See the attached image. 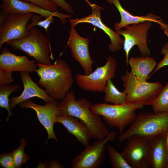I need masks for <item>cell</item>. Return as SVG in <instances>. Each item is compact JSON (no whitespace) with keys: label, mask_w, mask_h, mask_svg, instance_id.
Listing matches in <instances>:
<instances>
[{"label":"cell","mask_w":168,"mask_h":168,"mask_svg":"<svg viewBox=\"0 0 168 168\" xmlns=\"http://www.w3.org/2000/svg\"><path fill=\"white\" fill-rule=\"evenodd\" d=\"M58 104L60 110V114L72 116L79 119L88 128L91 139L102 140L110 132L102 122L100 116L91 111V103L85 98L76 100L73 90L68 92Z\"/></svg>","instance_id":"1"},{"label":"cell","mask_w":168,"mask_h":168,"mask_svg":"<svg viewBox=\"0 0 168 168\" xmlns=\"http://www.w3.org/2000/svg\"><path fill=\"white\" fill-rule=\"evenodd\" d=\"M35 72L40 79L38 84L55 100H61L71 88L73 82L72 71L63 60L58 59L50 65L37 63Z\"/></svg>","instance_id":"2"},{"label":"cell","mask_w":168,"mask_h":168,"mask_svg":"<svg viewBox=\"0 0 168 168\" xmlns=\"http://www.w3.org/2000/svg\"><path fill=\"white\" fill-rule=\"evenodd\" d=\"M168 131V112H145L136 114L133 122L120 134L118 142L122 143L129 137L138 135L149 140Z\"/></svg>","instance_id":"3"},{"label":"cell","mask_w":168,"mask_h":168,"mask_svg":"<svg viewBox=\"0 0 168 168\" xmlns=\"http://www.w3.org/2000/svg\"><path fill=\"white\" fill-rule=\"evenodd\" d=\"M126 103L143 105H152L163 86L159 82H148L138 78L128 70L121 76Z\"/></svg>","instance_id":"4"},{"label":"cell","mask_w":168,"mask_h":168,"mask_svg":"<svg viewBox=\"0 0 168 168\" xmlns=\"http://www.w3.org/2000/svg\"><path fill=\"white\" fill-rule=\"evenodd\" d=\"M143 105L125 103L119 105L108 103H96L91 109L95 114L101 116L108 125L118 129L120 134L127 126L130 124L136 115L135 111L142 109Z\"/></svg>","instance_id":"5"},{"label":"cell","mask_w":168,"mask_h":168,"mask_svg":"<svg viewBox=\"0 0 168 168\" xmlns=\"http://www.w3.org/2000/svg\"><path fill=\"white\" fill-rule=\"evenodd\" d=\"M6 44L13 49L22 51L28 56L33 57L39 64H51L49 40L37 28H32L28 35L24 38L11 40Z\"/></svg>","instance_id":"6"},{"label":"cell","mask_w":168,"mask_h":168,"mask_svg":"<svg viewBox=\"0 0 168 168\" xmlns=\"http://www.w3.org/2000/svg\"><path fill=\"white\" fill-rule=\"evenodd\" d=\"M103 66L97 67L88 75L78 74L75 77L76 82L81 89L94 92H104L108 81L113 79L116 75L117 63L111 56L106 58Z\"/></svg>","instance_id":"7"},{"label":"cell","mask_w":168,"mask_h":168,"mask_svg":"<svg viewBox=\"0 0 168 168\" xmlns=\"http://www.w3.org/2000/svg\"><path fill=\"white\" fill-rule=\"evenodd\" d=\"M151 21H146L125 26L124 29L115 31L124 37L123 49L126 54L127 65L129 64V56L131 50L137 45L141 55L149 56L150 51L147 44V32L151 28Z\"/></svg>","instance_id":"8"},{"label":"cell","mask_w":168,"mask_h":168,"mask_svg":"<svg viewBox=\"0 0 168 168\" xmlns=\"http://www.w3.org/2000/svg\"><path fill=\"white\" fill-rule=\"evenodd\" d=\"M115 132H110L102 140H97L92 145L89 144L85 150L74 158L72 168H100L105 158L106 143L110 141L115 140Z\"/></svg>","instance_id":"9"},{"label":"cell","mask_w":168,"mask_h":168,"mask_svg":"<svg viewBox=\"0 0 168 168\" xmlns=\"http://www.w3.org/2000/svg\"><path fill=\"white\" fill-rule=\"evenodd\" d=\"M34 13L8 14L0 26V49L7 42L21 39L27 36L30 30L26 27Z\"/></svg>","instance_id":"10"},{"label":"cell","mask_w":168,"mask_h":168,"mask_svg":"<svg viewBox=\"0 0 168 168\" xmlns=\"http://www.w3.org/2000/svg\"><path fill=\"white\" fill-rule=\"evenodd\" d=\"M19 105L22 108H30L35 111L38 120L48 133L46 142L49 139H54L56 141H58L54 129V126L57 123L56 117L60 113L57 101L55 100L46 102L44 105H40L28 100L20 103Z\"/></svg>","instance_id":"11"},{"label":"cell","mask_w":168,"mask_h":168,"mask_svg":"<svg viewBox=\"0 0 168 168\" xmlns=\"http://www.w3.org/2000/svg\"><path fill=\"white\" fill-rule=\"evenodd\" d=\"M67 45L70 48L73 58L82 68L84 74L88 75L93 72L94 63L89 52V39L80 36L75 27H70Z\"/></svg>","instance_id":"12"},{"label":"cell","mask_w":168,"mask_h":168,"mask_svg":"<svg viewBox=\"0 0 168 168\" xmlns=\"http://www.w3.org/2000/svg\"><path fill=\"white\" fill-rule=\"evenodd\" d=\"M87 2L92 8L91 14L80 19H69L70 27H75L80 23H90L103 30L109 36L111 43L108 44V48L111 52H115L120 50L122 48V46L124 45V39L120 37V35L116 31H114L103 23L100 18V11L103 9L96 4Z\"/></svg>","instance_id":"13"},{"label":"cell","mask_w":168,"mask_h":168,"mask_svg":"<svg viewBox=\"0 0 168 168\" xmlns=\"http://www.w3.org/2000/svg\"><path fill=\"white\" fill-rule=\"evenodd\" d=\"M121 154L132 168H147L145 159L149 140L138 135H132L126 140Z\"/></svg>","instance_id":"14"},{"label":"cell","mask_w":168,"mask_h":168,"mask_svg":"<svg viewBox=\"0 0 168 168\" xmlns=\"http://www.w3.org/2000/svg\"><path fill=\"white\" fill-rule=\"evenodd\" d=\"M2 3L0 7L2 11L8 14L29 13L40 15L45 18L50 16H56L60 19L62 24L67 21V18H70V14L61 13L58 11L51 12L45 10L34 3L22 1L20 0H1Z\"/></svg>","instance_id":"15"},{"label":"cell","mask_w":168,"mask_h":168,"mask_svg":"<svg viewBox=\"0 0 168 168\" xmlns=\"http://www.w3.org/2000/svg\"><path fill=\"white\" fill-rule=\"evenodd\" d=\"M166 133L158 134L149 140L145 159L147 167L168 168V149L166 142Z\"/></svg>","instance_id":"16"},{"label":"cell","mask_w":168,"mask_h":168,"mask_svg":"<svg viewBox=\"0 0 168 168\" xmlns=\"http://www.w3.org/2000/svg\"><path fill=\"white\" fill-rule=\"evenodd\" d=\"M36 62L29 60L26 56L16 55L6 48L0 54V69L7 71L33 72L38 67Z\"/></svg>","instance_id":"17"},{"label":"cell","mask_w":168,"mask_h":168,"mask_svg":"<svg viewBox=\"0 0 168 168\" xmlns=\"http://www.w3.org/2000/svg\"><path fill=\"white\" fill-rule=\"evenodd\" d=\"M20 76L23 83L24 90L20 96L10 98L9 105L11 110L20 103L33 97H38L46 102L55 100L48 95L44 90L40 87L32 80L28 72H21Z\"/></svg>","instance_id":"18"},{"label":"cell","mask_w":168,"mask_h":168,"mask_svg":"<svg viewBox=\"0 0 168 168\" xmlns=\"http://www.w3.org/2000/svg\"><path fill=\"white\" fill-rule=\"evenodd\" d=\"M56 121L63 125L70 133L85 147L89 144L91 139L90 132L85 124L78 118L59 114L56 117Z\"/></svg>","instance_id":"19"},{"label":"cell","mask_w":168,"mask_h":168,"mask_svg":"<svg viewBox=\"0 0 168 168\" xmlns=\"http://www.w3.org/2000/svg\"><path fill=\"white\" fill-rule=\"evenodd\" d=\"M110 4H113L119 11L121 16L119 22L116 23L114 25L116 31L126 26L138 24L146 21H150L157 23L159 25L163 20L158 16L152 13L146 15L135 16L123 8L119 0H106Z\"/></svg>","instance_id":"20"},{"label":"cell","mask_w":168,"mask_h":168,"mask_svg":"<svg viewBox=\"0 0 168 168\" xmlns=\"http://www.w3.org/2000/svg\"><path fill=\"white\" fill-rule=\"evenodd\" d=\"M130 72L138 78L143 81L148 80L149 75L156 66V61L149 56L132 57L129 58Z\"/></svg>","instance_id":"21"},{"label":"cell","mask_w":168,"mask_h":168,"mask_svg":"<svg viewBox=\"0 0 168 168\" xmlns=\"http://www.w3.org/2000/svg\"><path fill=\"white\" fill-rule=\"evenodd\" d=\"M104 92L105 93L103 100L105 103L113 105H119L126 103L127 94L124 91H120L115 86L111 79L108 80Z\"/></svg>","instance_id":"22"},{"label":"cell","mask_w":168,"mask_h":168,"mask_svg":"<svg viewBox=\"0 0 168 168\" xmlns=\"http://www.w3.org/2000/svg\"><path fill=\"white\" fill-rule=\"evenodd\" d=\"M20 87V86L18 84H0V107L5 109L8 113V116L5 121L8 120L10 116L12 115L9 107V96L12 93L19 90Z\"/></svg>","instance_id":"23"},{"label":"cell","mask_w":168,"mask_h":168,"mask_svg":"<svg viewBox=\"0 0 168 168\" xmlns=\"http://www.w3.org/2000/svg\"><path fill=\"white\" fill-rule=\"evenodd\" d=\"M106 149L112 167L113 168H132L121 153L113 146L108 145Z\"/></svg>","instance_id":"24"},{"label":"cell","mask_w":168,"mask_h":168,"mask_svg":"<svg viewBox=\"0 0 168 168\" xmlns=\"http://www.w3.org/2000/svg\"><path fill=\"white\" fill-rule=\"evenodd\" d=\"M152 106L155 113L168 112V82L163 87Z\"/></svg>","instance_id":"25"},{"label":"cell","mask_w":168,"mask_h":168,"mask_svg":"<svg viewBox=\"0 0 168 168\" xmlns=\"http://www.w3.org/2000/svg\"><path fill=\"white\" fill-rule=\"evenodd\" d=\"M26 144L25 140L21 138L19 140V147L12 152L16 168H21L23 163L27 162V161L30 157L24 152V148Z\"/></svg>","instance_id":"26"},{"label":"cell","mask_w":168,"mask_h":168,"mask_svg":"<svg viewBox=\"0 0 168 168\" xmlns=\"http://www.w3.org/2000/svg\"><path fill=\"white\" fill-rule=\"evenodd\" d=\"M54 16H50L42 20V18L44 17L43 16L39 14L35 15L34 14L31 18V22L27 26V29L30 30L34 26H38L44 28L47 33L48 29L50 25L54 22Z\"/></svg>","instance_id":"27"},{"label":"cell","mask_w":168,"mask_h":168,"mask_svg":"<svg viewBox=\"0 0 168 168\" xmlns=\"http://www.w3.org/2000/svg\"><path fill=\"white\" fill-rule=\"evenodd\" d=\"M34 3L41 7L51 12L57 11L58 6L49 0H20Z\"/></svg>","instance_id":"28"},{"label":"cell","mask_w":168,"mask_h":168,"mask_svg":"<svg viewBox=\"0 0 168 168\" xmlns=\"http://www.w3.org/2000/svg\"><path fill=\"white\" fill-rule=\"evenodd\" d=\"M0 166L3 168H15L12 152L0 155Z\"/></svg>","instance_id":"29"},{"label":"cell","mask_w":168,"mask_h":168,"mask_svg":"<svg viewBox=\"0 0 168 168\" xmlns=\"http://www.w3.org/2000/svg\"><path fill=\"white\" fill-rule=\"evenodd\" d=\"M161 54L164 55L163 59L156 66L153 72L148 77H150L161 68L168 65V41L164 44L161 50Z\"/></svg>","instance_id":"30"},{"label":"cell","mask_w":168,"mask_h":168,"mask_svg":"<svg viewBox=\"0 0 168 168\" xmlns=\"http://www.w3.org/2000/svg\"><path fill=\"white\" fill-rule=\"evenodd\" d=\"M12 72L0 69V84L10 85L13 82L14 79Z\"/></svg>","instance_id":"31"},{"label":"cell","mask_w":168,"mask_h":168,"mask_svg":"<svg viewBox=\"0 0 168 168\" xmlns=\"http://www.w3.org/2000/svg\"><path fill=\"white\" fill-rule=\"evenodd\" d=\"M67 12L74 14L72 7L65 0H49Z\"/></svg>","instance_id":"32"},{"label":"cell","mask_w":168,"mask_h":168,"mask_svg":"<svg viewBox=\"0 0 168 168\" xmlns=\"http://www.w3.org/2000/svg\"><path fill=\"white\" fill-rule=\"evenodd\" d=\"M8 14L6 12L2 11L0 13V26H1L4 22Z\"/></svg>","instance_id":"33"},{"label":"cell","mask_w":168,"mask_h":168,"mask_svg":"<svg viewBox=\"0 0 168 168\" xmlns=\"http://www.w3.org/2000/svg\"><path fill=\"white\" fill-rule=\"evenodd\" d=\"M50 167L51 168H63V166L57 160L54 161L50 163Z\"/></svg>","instance_id":"34"},{"label":"cell","mask_w":168,"mask_h":168,"mask_svg":"<svg viewBox=\"0 0 168 168\" xmlns=\"http://www.w3.org/2000/svg\"><path fill=\"white\" fill-rule=\"evenodd\" d=\"M161 28L163 31L164 34L168 36V24L164 22L163 21L159 24Z\"/></svg>","instance_id":"35"},{"label":"cell","mask_w":168,"mask_h":168,"mask_svg":"<svg viewBox=\"0 0 168 168\" xmlns=\"http://www.w3.org/2000/svg\"><path fill=\"white\" fill-rule=\"evenodd\" d=\"M165 140L167 146H168V131L166 133Z\"/></svg>","instance_id":"36"}]
</instances>
